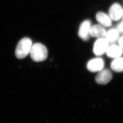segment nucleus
<instances>
[{"instance_id": "f257e3e1", "label": "nucleus", "mask_w": 123, "mask_h": 123, "mask_svg": "<svg viewBox=\"0 0 123 123\" xmlns=\"http://www.w3.org/2000/svg\"><path fill=\"white\" fill-rule=\"evenodd\" d=\"M30 53L32 60L36 62L44 61L48 56L47 48L40 43L33 44Z\"/></svg>"}, {"instance_id": "f03ea898", "label": "nucleus", "mask_w": 123, "mask_h": 123, "mask_svg": "<svg viewBox=\"0 0 123 123\" xmlns=\"http://www.w3.org/2000/svg\"><path fill=\"white\" fill-rule=\"evenodd\" d=\"M32 45V41L28 37H24L18 43L15 51L16 56L18 59H23L30 53Z\"/></svg>"}, {"instance_id": "7ed1b4c3", "label": "nucleus", "mask_w": 123, "mask_h": 123, "mask_svg": "<svg viewBox=\"0 0 123 123\" xmlns=\"http://www.w3.org/2000/svg\"><path fill=\"white\" fill-rule=\"evenodd\" d=\"M109 47V43L105 38H98L95 42L93 52L96 56H100L106 53Z\"/></svg>"}, {"instance_id": "20e7f679", "label": "nucleus", "mask_w": 123, "mask_h": 123, "mask_svg": "<svg viewBox=\"0 0 123 123\" xmlns=\"http://www.w3.org/2000/svg\"><path fill=\"white\" fill-rule=\"evenodd\" d=\"M91 27V22L89 20H85L82 22L79 26L78 32L79 37L85 41H88L89 39Z\"/></svg>"}, {"instance_id": "39448f33", "label": "nucleus", "mask_w": 123, "mask_h": 123, "mask_svg": "<svg viewBox=\"0 0 123 123\" xmlns=\"http://www.w3.org/2000/svg\"><path fill=\"white\" fill-rule=\"evenodd\" d=\"M113 75L111 71L108 69H103L99 72L95 78L97 84L105 85L109 83L112 79Z\"/></svg>"}, {"instance_id": "423d86ee", "label": "nucleus", "mask_w": 123, "mask_h": 123, "mask_svg": "<svg viewBox=\"0 0 123 123\" xmlns=\"http://www.w3.org/2000/svg\"><path fill=\"white\" fill-rule=\"evenodd\" d=\"M105 62L101 58H95L88 62L87 68L91 72H99L104 69Z\"/></svg>"}, {"instance_id": "0eeeda50", "label": "nucleus", "mask_w": 123, "mask_h": 123, "mask_svg": "<svg viewBox=\"0 0 123 123\" xmlns=\"http://www.w3.org/2000/svg\"><path fill=\"white\" fill-rule=\"evenodd\" d=\"M123 10L120 5L115 3L112 5L110 7L109 14L112 20L117 21L122 17Z\"/></svg>"}, {"instance_id": "6e6552de", "label": "nucleus", "mask_w": 123, "mask_h": 123, "mask_svg": "<svg viewBox=\"0 0 123 123\" xmlns=\"http://www.w3.org/2000/svg\"><path fill=\"white\" fill-rule=\"evenodd\" d=\"M106 32L104 26L100 24H96L91 27L90 31V36L98 38H105Z\"/></svg>"}, {"instance_id": "1a4fd4ad", "label": "nucleus", "mask_w": 123, "mask_h": 123, "mask_svg": "<svg viewBox=\"0 0 123 123\" xmlns=\"http://www.w3.org/2000/svg\"><path fill=\"white\" fill-rule=\"evenodd\" d=\"M123 53V49L117 45H112L109 46L106 52L108 57L114 58L120 57Z\"/></svg>"}, {"instance_id": "9d476101", "label": "nucleus", "mask_w": 123, "mask_h": 123, "mask_svg": "<svg viewBox=\"0 0 123 123\" xmlns=\"http://www.w3.org/2000/svg\"><path fill=\"white\" fill-rule=\"evenodd\" d=\"M97 22L104 27H110L112 25V20L109 16L103 12H98L96 15Z\"/></svg>"}, {"instance_id": "9b49d317", "label": "nucleus", "mask_w": 123, "mask_h": 123, "mask_svg": "<svg viewBox=\"0 0 123 123\" xmlns=\"http://www.w3.org/2000/svg\"><path fill=\"white\" fill-rule=\"evenodd\" d=\"M110 68L115 72H123V57H119L114 58L110 64Z\"/></svg>"}, {"instance_id": "f8f14e48", "label": "nucleus", "mask_w": 123, "mask_h": 123, "mask_svg": "<svg viewBox=\"0 0 123 123\" xmlns=\"http://www.w3.org/2000/svg\"><path fill=\"white\" fill-rule=\"evenodd\" d=\"M119 32L118 29H111L106 32L105 38L109 43L114 42L119 38Z\"/></svg>"}, {"instance_id": "ddd939ff", "label": "nucleus", "mask_w": 123, "mask_h": 123, "mask_svg": "<svg viewBox=\"0 0 123 123\" xmlns=\"http://www.w3.org/2000/svg\"><path fill=\"white\" fill-rule=\"evenodd\" d=\"M118 29L119 31L123 33V21L119 24L118 27Z\"/></svg>"}, {"instance_id": "4468645a", "label": "nucleus", "mask_w": 123, "mask_h": 123, "mask_svg": "<svg viewBox=\"0 0 123 123\" xmlns=\"http://www.w3.org/2000/svg\"><path fill=\"white\" fill-rule=\"evenodd\" d=\"M119 46L123 49V36L119 38Z\"/></svg>"}, {"instance_id": "2eb2a0df", "label": "nucleus", "mask_w": 123, "mask_h": 123, "mask_svg": "<svg viewBox=\"0 0 123 123\" xmlns=\"http://www.w3.org/2000/svg\"><path fill=\"white\" fill-rule=\"evenodd\" d=\"M122 18H123V15H122Z\"/></svg>"}]
</instances>
